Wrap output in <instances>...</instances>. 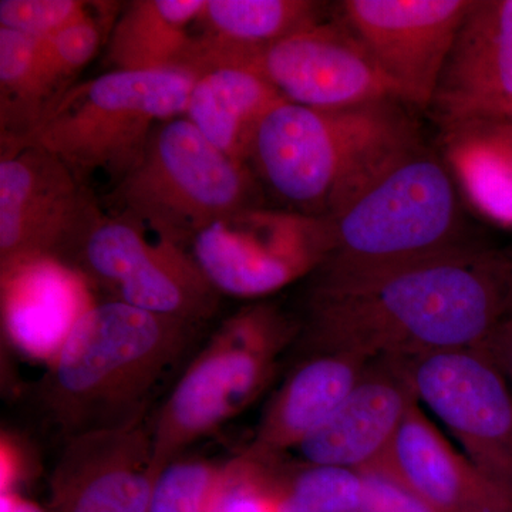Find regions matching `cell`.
<instances>
[{"label": "cell", "mask_w": 512, "mask_h": 512, "mask_svg": "<svg viewBox=\"0 0 512 512\" xmlns=\"http://www.w3.org/2000/svg\"><path fill=\"white\" fill-rule=\"evenodd\" d=\"M414 402L400 360H373L338 412L295 451L302 463L362 473L389 453Z\"/></svg>", "instance_id": "e0dca14e"}, {"label": "cell", "mask_w": 512, "mask_h": 512, "mask_svg": "<svg viewBox=\"0 0 512 512\" xmlns=\"http://www.w3.org/2000/svg\"><path fill=\"white\" fill-rule=\"evenodd\" d=\"M396 360V359H394ZM414 394L485 476L512 493V396L476 349L400 359Z\"/></svg>", "instance_id": "8fae6325"}, {"label": "cell", "mask_w": 512, "mask_h": 512, "mask_svg": "<svg viewBox=\"0 0 512 512\" xmlns=\"http://www.w3.org/2000/svg\"><path fill=\"white\" fill-rule=\"evenodd\" d=\"M205 0H136L114 22L107 45L111 70L187 69L192 28Z\"/></svg>", "instance_id": "603a6c76"}, {"label": "cell", "mask_w": 512, "mask_h": 512, "mask_svg": "<svg viewBox=\"0 0 512 512\" xmlns=\"http://www.w3.org/2000/svg\"><path fill=\"white\" fill-rule=\"evenodd\" d=\"M349 512H386V511L376 510V508H359V510L349 511Z\"/></svg>", "instance_id": "e575fe53"}, {"label": "cell", "mask_w": 512, "mask_h": 512, "mask_svg": "<svg viewBox=\"0 0 512 512\" xmlns=\"http://www.w3.org/2000/svg\"><path fill=\"white\" fill-rule=\"evenodd\" d=\"M93 285L52 258L0 266V311L8 343L49 366L84 313L96 305Z\"/></svg>", "instance_id": "2e32d148"}, {"label": "cell", "mask_w": 512, "mask_h": 512, "mask_svg": "<svg viewBox=\"0 0 512 512\" xmlns=\"http://www.w3.org/2000/svg\"><path fill=\"white\" fill-rule=\"evenodd\" d=\"M474 0H343L336 16L369 50L397 99L430 110Z\"/></svg>", "instance_id": "7c38bea8"}, {"label": "cell", "mask_w": 512, "mask_h": 512, "mask_svg": "<svg viewBox=\"0 0 512 512\" xmlns=\"http://www.w3.org/2000/svg\"><path fill=\"white\" fill-rule=\"evenodd\" d=\"M106 16L93 13L56 35L39 39L40 69L52 106L74 86V77L99 52L104 37L100 18Z\"/></svg>", "instance_id": "484cf974"}, {"label": "cell", "mask_w": 512, "mask_h": 512, "mask_svg": "<svg viewBox=\"0 0 512 512\" xmlns=\"http://www.w3.org/2000/svg\"><path fill=\"white\" fill-rule=\"evenodd\" d=\"M362 473H382L444 510L512 512V493L457 450L419 400L404 417L389 453Z\"/></svg>", "instance_id": "9a60e30c"}, {"label": "cell", "mask_w": 512, "mask_h": 512, "mask_svg": "<svg viewBox=\"0 0 512 512\" xmlns=\"http://www.w3.org/2000/svg\"><path fill=\"white\" fill-rule=\"evenodd\" d=\"M107 205L188 248L202 229L262 200L251 165L180 116L154 128L140 163L109 192Z\"/></svg>", "instance_id": "52a82bcc"}, {"label": "cell", "mask_w": 512, "mask_h": 512, "mask_svg": "<svg viewBox=\"0 0 512 512\" xmlns=\"http://www.w3.org/2000/svg\"><path fill=\"white\" fill-rule=\"evenodd\" d=\"M299 332L301 326L268 303L245 306L224 320L157 414L151 429L154 476L254 403Z\"/></svg>", "instance_id": "8992f818"}, {"label": "cell", "mask_w": 512, "mask_h": 512, "mask_svg": "<svg viewBox=\"0 0 512 512\" xmlns=\"http://www.w3.org/2000/svg\"><path fill=\"white\" fill-rule=\"evenodd\" d=\"M512 104V0H474L458 29L431 111L439 126Z\"/></svg>", "instance_id": "ac0fdd59"}, {"label": "cell", "mask_w": 512, "mask_h": 512, "mask_svg": "<svg viewBox=\"0 0 512 512\" xmlns=\"http://www.w3.org/2000/svg\"><path fill=\"white\" fill-rule=\"evenodd\" d=\"M100 212L94 192L45 148L2 147L0 266L39 258L72 266Z\"/></svg>", "instance_id": "30bf717a"}, {"label": "cell", "mask_w": 512, "mask_h": 512, "mask_svg": "<svg viewBox=\"0 0 512 512\" xmlns=\"http://www.w3.org/2000/svg\"><path fill=\"white\" fill-rule=\"evenodd\" d=\"M285 101L256 70L220 66L198 76L185 117L227 156L248 164L256 130Z\"/></svg>", "instance_id": "44dd1931"}, {"label": "cell", "mask_w": 512, "mask_h": 512, "mask_svg": "<svg viewBox=\"0 0 512 512\" xmlns=\"http://www.w3.org/2000/svg\"><path fill=\"white\" fill-rule=\"evenodd\" d=\"M2 512H47L19 493L0 494Z\"/></svg>", "instance_id": "d6a6232c"}, {"label": "cell", "mask_w": 512, "mask_h": 512, "mask_svg": "<svg viewBox=\"0 0 512 512\" xmlns=\"http://www.w3.org/2000/svg\"><path fill=\"white\" fill-rule=\"evenodd\" d=\"M372 362L353 352L309 355L266 406L249 453L282 457L296 450L338 412Z\"/></svg>", "instance_id": "d6986e66"}, {"label": "cell", "mask_w": 512, "mask_h": 512, "mask_svg": "<svg viewBox=\"0 0 512 512\" xmlns=\"http://www.w3.org/2000/svg\"><path fill=\"white\" fill-rule=\"evenodd\" d=\"M276 512H349L367 508L366 477L349 468L276 466L274 478Z\"/></svg>", "instance_id": "d4e9b609"}, {"label": "cell", "mask_w": 512, "mask_h": 512, "mask_svg": "<svg viewBox=\"0 0 512 512\" xmlns=\"http://www.w3.org/2000/svg\"><path fill=\"white\" fill-rule=\"evenodd\" d=\"M72 266L111 301L141 311L201 326L220 305L188 248L127 212L101 210Z\"/></svg>", "instance_id": "ba28073f"}, {"label": "cell", "mask_w": 512, "mask_h": 512, "mask_svg": "<svg viewBox=\"0 0 512 512\" xmlns=\"http://www.w3.org/2000/svg\"><path fill=\"white\" fill-rule=\"evenodd\" d=\"M404 106L382 100L313 109L285 101L256 130L248 164L293 211L332 220L420 143Z\"/></svg>", "instance_id": "3957f363"}, {"label": "cell", "mask_w": 512, "mask_h": 512, "mask_svg": "<svg viewBox=\"0 0 512 512\" xmlns=\"http://www.w3.org/2000/svg\"><path fill=\"white\" fill-rule=\"evenodd\" d=\"M190 248L221 295L261 298L318 271L332 252V221L261 205L215 221Z\"/></svg>", "instance_id": "9c48e42d"}, {"label": "cell", "mask_w": 512, "mask_h": 512, "mask_svg": "<svg viewBox=\"0 0 512 512\" xmlns=\"http://www.w3.org/2000/svg\"><path fill=\"white\" fill-rule=\"evenodd\" d=\"M369 485L367 508L386 512H453L421 500L393 478L382 473H360Z\"/></svg>", "instance_id": "f546056e"}, {"label": "cell", "mask_w": 512, "mask_h": 512, "mask_svg": "<svg viewBox=\"0 0 512 512\" xmlns=\"http://www.w3.org/2000/svg\"><path fill=\"white\" fill-rule=\"evenodd\" d=\"M39 46L35 37L0 28L2 147L23 143L50 109Z\"/></svg>", "instance_id": "cb8c5ba5"}, {"label": "cell", "mask_w": 512, "mask_h": 512, "mask_svg": "<svg viewBox=\"0 0 512 512\" xmlns=\"http://www.w3.org/2000/svg\"><path fill=\"white\" fill-rule=\"evenodd\" d=\"M151 460L146 423L70 437L50 476L47 512H147Z\"/></svg>", "instance_id": "5bb4252c"}, {"label": "cell", "mask_w": 512, "mask_h": 512, "mask_svg": "<svg viewBox=\"0 0 512 512\" xmlns=\"http://www.w3.org/2000/svg\"><path fill=\"white\" fill-rule=\"evenodd\" d=\"M281 457L245 450L225 461L210 512H276L274 478Z\"/></svg>", "instance_id": "83f0119b"}, {"label": "cell", "mask_w": 512, "mask_h": 512, "mask_svg": "<svg viewBox=\"0 0 512 512\" xmlns=\"http://www.w3.org/2000/svg\"><path fill=\"white\" fill-rule=\"evenodd\" d=\"M444 161L468 200L512 225V121L468 119L441 124Z\"/></svg>", "instance_id": "7402d4cb"}, {"label": "cell", "mask_w": 512, "mask_h": 512, "mask_svg": "<svg viewBox=\"0 0 512 512\" xmlns=\"http://www.w3.org/2000/svg\"><path fill=\"white\" fill-rule=\"evenodd\" d=\"M454 183L421 140L330 220L333 248L318 271H373L458 247Z\"/></svg>", "instance_id": "5b68a950"}, {"label": "cell", "mask_w": 512, "mask_h": 512, "mask_svg": "<svg viewBox=\"0 0 512 512\" xmlns=\"http://www.w3.org/2000/svg\"><path fill=\"white\" fill-rule=\"evenodd\" d=\"M30 458L28 448L9 431L0 439V494L18 493L19 484L28 477Z\"/></svg>", "instance_id": "4dcf8cb0"}, {"label": "cell", "mask_w": 512, "mask_h": 512, "mask_svg": "<svg viewBox=\"0 0 512 512\" xmlns=\"http://www.w3.org/2000/svg\"><path fill=\"white\" fill-rule=\"evenodd\" d=\"M83 0H2L0 28L46 39L93 15Z\"/></svg>", "instance_id": "f1b7e54d"}, {"label": "cell", "mask_w": 512, "mask_h": 512, "mask_svg": "<svg viewBox=\"0 0 512 512\" xmlns=\"http://www.w3.org/2000/svg\"><path fill=\"white\" fill-rule=\"evenodd\" d=\"M225 461L175 458L158 474L147 512H210Z\"/></svg>", "instance_id": "4316f807"}, {"label": "cell", "mask_w": 512, "mask_h": 512, "mask_svg": "<svg viewBox=\"0 0 512 512\" xmlns=\"http://www.w3.org/2000/svg\"><path fill=\"white\" fill-rule=\"evenodd\" d=\"M255 69L286 101L313 109L399 101L362 40L338 18L278 40L258 57Z\"/></svg>", "instance_id": "4fadbf2b"}, {"label": "cell", "mask_w": 512, "mask_h": 512, "mask_svg": "<svg viewBox=\"0 0 512 512\" xmlns=\"http://www.w3.org/2000/svg\"><path fill=\"white\" fill-rule=\"evenodd\" d=\"M322 9L312 0H205L192 28L188 70L198 76L220 66L256 70L269 46L322 20Z\"/></svg>", "instance_id": "ffe728a7"}, {"label": "cell", "mask_w": 512, "mask_h": 512, "mask_svg": "<svg viewBox=\"0 0 512 512\" xmlns=\"http://www.w3.org/2000/svg\"><path fill=\"white\" fill-rule=\"evenodd\" d=\"M480 119H498L512 121V104L505 106L503 109L494 111V113L488 114V116L480 117Z\"/></svg>", "instance_id": "836d02e7"}, {"label": "cell", "mask_w": 512, "mask_h": 512, "mask_svg": "<svg viewBox=\"0 0 512 512\" xmlns=\"http://www.w3.org/2000/svg\"><path fill=\"white\" fill-rule=\"evenodd\" d=\"M197 79L184 69L110 70L70 87L20 144L45 148L89 190L99 180L113 191L140 163L154 128L185 116Z\"/></svg>", "instance_id": "277c9868"}, {"label": "cell", "mask_w": 512, "mask_h": 512, "mask_svg": "<svg viewBox=\"0 0 512 512\" xmlns=\"http://www.w3.org/2000/svg\"><path fill=\"white\" fill-rule=\"evenodd\" d=\"M198 328L127 303L97 302L46 366L39 384L43 410L64 440L143 424L158 384Z\"/></svg>", "instance_id": "7a4b0ae2"}, {"label": "cell", "mask_w": 512, "mask_h": 512, "mask_svg": "<svg viewBox=\"0 0 512 512\" xmlns=\"http://www.w3.org/2000/svg\"><path fill=\"white\" fill-rule=\"evenodd\" d=\"M511 309L510 274L497 258L458 245L373 271H316L301 326L312 353L370 360L476 349Z\"/></svg>", "instance_id": "6da1fadb"}, {"label": "cell", "mask_w": 512, "mask_h": 512, "mask_svg": "<svg viewBox=\"0 0 512 512\" xmlns=\"http://www.w3.org/2000/svg\"><path fill=\"white\" fill-rule=\"evenodd\" d=\"M477 352L493 363L495 369L512 380V311L498 322L490 335L476 348Z\"/></svg>", "instance_id": "1f68e13d"}]
</instances>
